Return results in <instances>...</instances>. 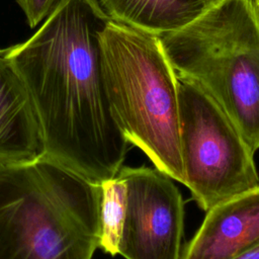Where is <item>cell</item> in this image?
Returning a JSON list of instances; mask_svg holds the SVG:
<instances>
[{
    "mask_svg": "<svg viewBox=\"0 0 259 259\" xmlns=\"http://www.w3.org/2000/svg\"><path fill=\"white\" fill-rule=\"evenodd\" d=\"M108 20L97 0H60L28 39L6 48L31 97L42 153L98 184L118 173L131 145L102 79L99 32Z\"/></svg>",
    "mask_w": 259,
    "mask_h": 259,
    "instance_id": "cell-1",
    "label": "cell"
},
{
    "mask_svg": "<svg viewBox=\"0 0 259 259\" xmlns=\"http://www.w3.org/2000/svg\"><path fill=\"white\" fill-rule=\"evenodd\" d=\"M100 187L41 153L0 163V259H92Z\"/></svg>",
    "mask_w": 259,
    "mask_h": 259,
    "instance_id": "cell-2",
    "label": "cell"
},
{
    "mask_svg": "<svg viewBox=\"0 0 259 259\" xmlns=\"http://www.w3.org/2000/svg\"><path fill=\"white\" fill-rule=\"evenodd\" d=\"M99 47L106 96L125 139L156 169L185 184L178 78L160 37L108 20L99 32Z\"/></svg>",
    "mask_w": 259,
    "mask_h": 259,
    "instance_id": "cell-3",
    "label": "cell"
},
{
    "mask_svg": "<svg viewBox=\"0 0 259 259\" xmlns=\"http://www.w3.org/2000/svg\"><path fill=\"white\" fill-rule=\"evenodd\" d=\"M159 37L176 76L207 93L255 153L259 149L255 0H213L194 20Z\"/></svg>",
    "mask_w": 259,
    "mask_h": 259,
    "instance_id": "cell-4",
    "label": "cell"
},
{
    "mask_svg": "<svg viewBox=\"0 0 259 259\" xmlns=\"http://www.w3.org/2000/svg\"><path fill=\"white\" fill-rule=\"evenodd\" d=\"M178 100L184 185L197 205L207 211L258 186L255 153L217 102L199 86L181 78Z\"/></svg>",
    "mask_w": 259,
    "mask_h": 259,
    "instance_id": "cell-5",
    "label": "cell"
},
{
    "mask_svg": "<svg viewBox=\"0 0 259 259\" xmlns=\"http://www.w3.org/2000/svg\"><path fill=\"white\" fill-rule=\"evenodd\" d=\"M127 206L119 255L125 259H182L184 202L168 175L148 167H121Z\"/></svg>",
    "mask_w": 259,
    "mask_h": 259,
    "instance_id": "cell-6",
    "label": "cell"
},
{
    "mask_svg": "<svg viewBox=\"0 0 259 259\" xmlns=\"http://www.w3.org/2000/svg\"><path fill=\"white\" fill-rule=\"evenodd\" d=\"M205 212L182 259H233L259 246V185Z\"/></svg>",
    "mask_w": 259,
    "mask_h": 259,
    "instance_id": "cell-7",
    "label": "cell"
},
{
    "mask_svg": "<svg viewBox=\"0 0 259 259\" xmlns=\"http://www.w3.org/2000/svg\"><path fill=\"white\" fill-rule=\"evenodd\" d=\"M42 153L40 127L29 92L0 49V163L23 162Z\"/></svg>",
    "mask_w": 259,
    "mask_h": 259,
    "instance_id": "cell-8",
    "label": "cell"
},
{
    "mask_svg": "<svg viewBox=\"0 0 259 259\" xmlns=\"http://www.w3.org/2000/svg\"><path fill=\"white\" fill-rule=\"evenodd\" d=\"M109 20L158 36L199 16L213 0H97Z\"/></svg>",
    "mask_w": 259,
    "mask_h": 259,
    "instance_id": "cell-9",
    "label": "cell"
},
{
    "mask_svg": "<svg viewBox=\"0 0 259 259\" xmlns=\"http://www.w3.org/2000/svg\"><path fill=\"white\" fill-rule=\"evenodd\" d=\"M98 248L114 257L119 255L127 206L126 182L118 173L99 183Z\"/></svg>",
    "mask_w": 259,
    "mask_h": 259,
    "instance_id": "cell-10",
    "label": "cell"
},
{
    "mask_svg": "<svg viewBox=\"0 0 259 259\" xmlns=\"http://www.w3.org/2000/svg\"><path fill=\"white\" fill-rule=\"evenodd\" d=\"M25 14L29 27L34 28L54 10L60 0H15Z\"/></svg>",
    "mask_w": 259,
    "mask_h": 259,
    "instance_id": "cell-11",
    "label": "cell"
},
{
    "mask_svg": "<svg viewBox=\"0 0 259 259\" xmlns=\"http://www.w3.org/2000/svg\"><path fill=\"white\" fill-rule=\"evenodd\" d=\"M233 259H259V246H257V247L253 248L252 250L247 251L244 254H242L238 257H235Z\"/></svg>",
    "mask_w": 259,
    "mask_h": 259,
    "instance_id": "cell-12",
    "label": "cell"
},
{
    "mask_svg": "<svg viewBox=\"0 0 259 259\" xmlns=\"http://www.w3.org/2000/svg\"><path fill=\"white\" fill-rule=\"evenodd\" d=\"M255 2H256V5H257V7L259 9V0H255Z\"/></svg>",
    "mask_w": 259,
    "mask_h": 259,
    "instance_id": "cell-13",
    "label": "cell"
}]
</instances>
